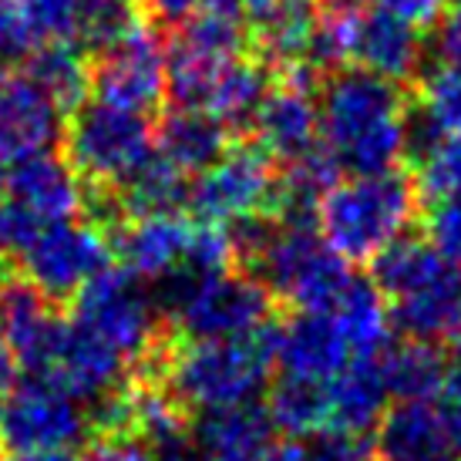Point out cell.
I'll return each instance as SVG.
<instances>
[{"mask_svg":"<svg viewBox=\"0 0 461 461\" xmlns=\"http://www.w3.org/2000/svg\"><path fill=\"white\" fill-rule=\"evenodd\" d=\"M321 145L340 172L377 176L411 158V91L357 65L321 77Z\"/></svg>","mask_w":461,"mask_h":461,"instance_id":"6da1fadb","label":"cell"},{"mask_svg":"<svg viewBox=\"0 0 461 461\" xmlns=\"http://www.w3.org/2000/svg\"><path fill=\"white\" fill-rule=\"evenodd\" d=\"M236 257L257 269L273 300L294 310H327L350 283L347 259L330 249L313 222H283L273 216L232 222Z\"/></svg>","mask_w":461,"mask_h":461,"instance_id":"7a4b0ae2","label":"cell"},{"mask_svg":"<svg viewBox=\"0 0 461 461\" xmlns=\"http://www.w3.org/2000/svg\"><path fill=\"white\" fill-rule=\"evenodd\" d=\"M421 193L408 172L333 182L313 209V226L347 263H374L418 219Z\"/></svg>","mask_w":461,"mask_h":461,"instance_id":"3957f363","label":"cell"},{"mask_svg":"<svg viewBox=\"0 0 461 461\" xmlns=\"http://www.w3.org/2000/svg\"><path fill=\"white\" fill-rule=\"evenodd\" d=\"M267 333L222 337V340H185L179 347L168 344L149 377L162 381L182 408L199 411V414L253 404L267 391L269 374H273Z\"/></svg>","mask_w":461,"mask_h":461,"instance_id":"277c9868","label":"cell"},{"mask_svg":"<svg viewBox=\"0 0 461 461\" xmlns=\"http://www.w3.org/2000/svg\"><path fill=\"white\" fill-rule=\"evenodd\" d=\"M391 321L404 337L438 344L461 333V269L428 240L401 236L371 263Z\"/></svg>","mask_w":461,"mask_h":461,"instance_id":"5b68a950","label":"cell"},{"mask_svg":"<svg viewBox=\"0 0 461 461\" xmlns=\"http://www.w3.org/2000/svg\"><path fill=\"white\" fill-rule=\"evenodd\" d=\"M158 307L185 340L259 337L273 323V296L253 273L176 269L166 276Z\"/></svg>","mask_w":461,"mask_h":461,"instance_id":"8992f818","label":"cell"},{"mask_svg":"<svg viewBox=\"0 0 461 461\" xmlns=\"http://www.w3.org/2000/svg\"><path fill=\"white\" fill-rule=\"evenodd\" d=\"M65 158L88 193H115L155 155V129L149 115L115 104H81L68 115L61 135Z\"/></svg>","mask_w":461,"mask_h":461,"instance_id":"52a82bcc","label":"cell"},{"mask_svg":"<svg viewBox=\"0 0 461 461\" xmlns=\"http://www.w3.org/2000/svg\"><path fill=\"white\" fill-rule=\"evenodd\" d=\"M115 354L129 360L135 374H149L162 357L168 337L158 323V303L145 290V280L129 269L108 267L75 296V317Z\"/></svg>","mask_w":461,"mask_h":461,"instance_id":"ba28073f","label":"cell"},{"mask_svg":"<svg viewBox=\"0 0 461 461\" xmlns=\"http://www.w3.org/2000/svg\"><path fill=\"white\" fill-rule=\"evenodd\" d=\"M189 203L203 222L232 226L243 219L276 216L280 162L253 139H236L189 185Z\"/></svg>","mask_w":461,"mask_h":461,"instance_id":"9c48e42d","label":"cell"},{"mask_svg":"<svg viewBox=\"0 0 461 461\" xmlns=\"http://www.w3.org/2000/svg\"><path fill=\"white\" fill-rule=\"evenodd\" d=\"M115 246L108 240V230L98 222H51L27 243V249L14 259L34 290L48 296L51 303L75 300L98 273L112 267Z\"/></svg>","mask_w":461,"mask_h":461,"instance_id":"30bf717a","label":"cell"},{"mask_svg":"<svg viewBox=\"0 0 461 461\" xmlns=\"http://www.w3.org/2000/svg\"><path fill=\"white\" fill-rule=\"evenodd\" d=\"M321 77L323 71L310 61H294L273 71L267 95L253 112L249 122L253 141H259L280 166L321 145V108H317Z\"/></svg>","mask_w":461,"mask_h":461,"instance_id":"8fae6325","label":"cell"},{"mask_svg":"<svg viewBox=\"0 0 461 461\" xmlns=\"http://www.w3.org/2000/svg\"><path fill=\"white\" fill-rule=\"evenodd\" d=\"M88 428V408L44 374L14 387L0 414V441L7 451H71Z\"/></svg>","mask_w":461,"mask_h":461,"instance_id":"7c38bea8","label":"cell"},{"mask_svg":"<svg viewBox=\"0 0 461 461\" xmlns=\"http://www.w3.org/2000/svg\"><path fill=\"white\" fill-rule=\"evenodd\" d=\"M91 91L104 104L149 115L166 102V38L155 24H141L135 34L108 51L91 54Z\"/></svg>","mask_w":461,"mask_h":461,"instance_id":"4fadbf2b","label":"cell"},{"mask_svg":"<svg viewBox=\"0 0 461 461\" xmlns=\"http://www.w3.org/2000/svg\"><path fill=\"white\" fill-rule=\"evenodd\" d=\"M267 337L273 367L283 377L327 384L333 374L344 371L354 360L350 344L330 310H294V317L269 327Z\"/></svg>","mask_w":461,"mask_h":461,"instance_id":"5bb4252c","label":"cell"},{"mask_svg":"<svg viewBox=\"0 0 461 461\" xmlns=\"http://www.w3.org/2000/svg\"><path fill=\"white\" fill-rule=\"evenodd\" d=\"M129 360L115 354L102 337H95L77 321H65L51 360L44 367V377L61 384L81 404H98L102 397L115 394L118 387L129 384Z\"/></svg>","mask_w":461,"mask_h":461,"instance_id":"9a60e30c","label":"cell"},{"mask_svg":"<svg viewBox=\"0 0 461 461\" xmlns=\"http://www.w3.org/2000/svg\"><path fill=\"white\" fill-rule=\"evenodd\" d=\"M61 135V112L24 75V68H0V162L51 152Z\"/></svg>","mask_w":461,"mask_h":461,"instance_id":"2e32d148","label":"cell"},{"mask_svg":"<svg viewBox=\"0 0 461 461\" xmlns=\"http://www.w3.org/2000/svg\"><path fill=\"white\" fill-rule=\"evenodd\" d=\"M61 317L54 313V303L34 290L21 276H0V330L7 337L11 357L17 367L31 374H44L48 360L54 354L58 333H61Z\"/></svg>","mask_w":461,"mask_h":461,"instance_id":"e0dca14e","label":"cell"},{"mask_svg":"<svg viewBox=\"0 0 461 461\" xmlns=\"http://www.w3.org/2000/svg\"><path fill=\"white\" fill-rule=\"evenodd\" d=\"M7 195L41 226L65 222L88 209V185L68 166V158L51 152L14 162V172L7 176Z\"/></svg>","mask_w":461,"mask_h":461,"instance_id":"ac0fdd59","label":"cell"},{"mask_svg":"<svg viewBox=\"0 0 461 461\" xmlns=\"http://www.w3.org/2000/svg\"><path fill=\"white\" fill-rule=\"evenodd\" d=\"M377 458L381 461H455L451 445V408L435 397L397 401L377 421Z\"/></svg>","mask_w":461,"mask_h":461,"instance_id":"d6986e66","label":"cell"},{"mask_svg":"<svg viewBox=\"0 0 461 461\" xmlns=\"http://www.w3.org/2000/svg\"><path fill=\"white\" fill-rule=\"evenodd\" d=\"M193 243V226L179 212L122 219L115 226V253L139 280H166L185 267Z\"/></svg>","mask_w":461,"mask_h":461,"instance_id":"ffe728a7","label":"cell"},{"mask_svg":"<svg viewBox=\"0 0 461 461\" xmlns=\"http://www.w3.org/2000/svg\"><path fill=\"white\" fill-rule=\"evenodd\" d=\"M350 65L374 71V75L397 81L408 88L424 68V38L418 27L401 21L397 14L377 7V11H357V31H354V54Z\"/></svg>","mask_w":461,"mask_h":461,"instance_id":"44dd1931","label":"cell"},{"mask_svg":"<svg viewBox=\"0 0 461 461\" xmlns=\"http://www.w3.org/2000/svg\"><path fill=\"white\" fill-rule=\"evenodd\" d=\"M249 54L269 71L307 61L317 7L313 0H243Z\"/></svg>","mask_w":461,"mask_h":461,"instance_id":"7402d4cb","label":"cell"},{"mask_svg":"<svg viewBox=\"0 0 461 461\" xmlns=\"http://www.w3.org/2000/svg\"><path fill=\"white\" fill-rule=\"evenodd\" d=\"M236 141V131L205 108H168L155 125V152L185 176H199Z\"/></svg>","mask_w":461,"mask_h":461,"instance_id":"603a6c76","label":"cell"},{"mask_svg":"<svg viewBox=\"0 0 461 461\" xmlns=\"http://www.w3.org/2000/svg\"><path fill=\"white\" fill-rule=\"evenodd\" d=\"M391 387H387L381 357H357L344 371L327 381V404H330V428L344 431H371L384 418Z\"/></svg>","mask_w":461,"mask_h":461,"instance_id":"cb8c5ba5","label":"cell"},{"mask_svg":"<svg viewBox=\"0 0 461 461\" xmlns=\"http://www.w3.org/2000/svg\"><path fill=\"white\" fill-rule=\"evenodd\" d=\"M448 135H461V68L441 61L411 81V155Z\"/></svg>","mask_w":461,"mask_h":461,"instance_id":"d4e9b609","label":"cell"},{"mask_svg":"<svg viewBox=\"0 0 461 461\" xmlns=\"http://www.w3.org/2000/svg\"><path fill=\"white\" fill-rule=\"evenodd\" d=\"M273 421L257 404L222 408L203 414L195 424V445L203 451V461H257L273 441Z\"/></svg>","mask_w":461,"mask_h":461,"instance_id":"484cf974","label":"cell"},{"mask_svg":"<svg viewBox=\"0 0 461 461\" xmlns=\"http://www.w3.org/2000/svg\"><path fill=\"white\" fill-rule=\"evenodd\" d=\"M337 327L344 330L350 354L357 357H381L391 347V307H387L384 294L374 286V280H360L350 276V283L344 286V294L333 300L330 307Z\"/></svg>","mask_w":461,"mask_h":461,"instance_id":"4316f807","label":"cell"},{"mask_svg":"<svg viewBox=\"0 0 461 461\" xmlns=\"http://www.w3.org/2000/svg\"><path fill=\"white\" fill-rule=\"evenodd\" d=\"M21 68L61 115H71L75 108L88 102L91 58L75 41H44Z\"/></svg>","mask_w":461,"mask_h":461,"instance_id":"83f0119b","label":"cell"},{"mask_svg":"<svg viewBox=\"0 0 461 461\" xmlns=\"http://www.w3.org/2000/svg\"><path fill=\"white\" fill-rule=\"evenodd\" d=\"M269 81H273V71L259 58H253V54L246 51L240 58H232L230 65L219 71V77L212 81L209 95H205L203 108L240 135V131L249 129L253 112L263 102Z\"/></svg>","mask_w":461,"mask_h":461,"instance_id":"f1b7e54d","label":"cell"},{"mask_svg":"<svg viewBox=\"0 0 461 461\" xmlns=\"http://www.w3.org/2000/svg\"><path fill=\"white\" fill-rule=\"evenodd\" d=\"M115 205L122 219L155 216V212H176L189 199V176L179 172L168 158L155 152L145 166L122 182L115 193Z\"/></svg>","mask_w":461,"mask_h":461,"instance_id":"f546056e","label":"cell"},{"mask_svg":"<svg viewBox=\"0 0 461 461\" xmlns=\"http://www.w3.org/2000/svg\"><path fill=\"white\" fill-rule=\"evenodd\" d=\"M381 367H384L391 397L397 401H424L445 387V357L438 354L435 344H424V340L408 337L404 344H391L381 354Z\"/></svg>","mask_w":461,"mask_h":461,"instance_id":"4dcf8cb0","label":"cell"},{"mask_svg":"<svg viewBox=\"0 0 461 461\" xmlns=\"http://www.w3.org/2000/svg\"><path fill=\"white\" fill-rule=\"evenodd\" d=\"M267 414L273 428L290 438H310L330 428V404H327V384L321 381H300L283 377L269 387Z\"/></svg>","mask_w":461,"mask_h":461,"instance_id":"1f68e13d","label":"cell"},{"mask_svg":"<svg viewBox=\"0 0 461 461\" xmlns=\"http://www.w3.org/2000/svg\"><path fill=\"white\" fill-rule=\"evenodd\" d=\"M141 24H152V21L145 17L139 0H81L75 41L88 54H98L135 34Z\"/></svg>","mask_w":461,"mask_h":461,"instance_id":"d6a6232c","label":"cell"},{"mask_svg":"<svg viewBox=\"0 0 461 461\" xmlns=\"http://www.w3.org/2000/svg\"><path fill=\"white\" fill-rule=\"evenodd\" d=\"M411 176L421 199H461V135L435 139L418 149Z\"/></svg>","mask_w":461,"mask_h":461,"instance_id":"836d02e7","label":"cell"},{"mask_svg":"<svg viewBox=\"0 0 461 461\" xmlns=\"http://www.w3.org/2000/svg\"><path fill=\"white\" fill-rule=\"evenodd\" d=\"M38 44L21 0H0V68H21Z\"/></svg>","mask_w":461,"mask_h":461,"instance_id":"e575fe53","label":"cell"},{"mask_svg":"<svg viewBox=\"0 0 461 461\" xmlns=\"http://www.w3.org/2000/svg\"><path fill=\"white\" fill-rule=\"evenodd\" d=\"M34 34L44 41H75L81 0H21Z\"/></svg>","mask_w":461,"mask_h":461,"instance_id":"d590c367","label":"cell"},{"mask_svg":"<svg viewBox=\"0 0 461 461\" xmlns=\"http://www.w3.org/2000/svg\"><path fill=\"white\" fill-rule=\"evenodd\" d=\"M303 461H371V445L357 431L323 428L317 435L300 438Z\"/></svg>","mask_w":461,"mask_h":461,"instance_id":"8d00e7d4","label":"cell"},{"mask_svg":"<svg viewBox=\"0 0 461 461\" xmlns=\"http://www.w3.org/2000/svg\"><path fill=\"white\" fill-rule=\"evenodd\" d=\"M424 240L441 257L461 263V199H435L424 212Z\"/></svg>","mask_w":461,"mask_h":461,"instance_id":"74e56055","label":"cell"},{"mask_svg":"<svg viewBox=\"0 0 461 461\" xmlns=\"http://www.w3.org/2000/svg\"><path fill=\"white\" fill-rule=\"evenodd\" d=\"M330 4H350V7H364L367 0H330ZM374 4H381L384 11L397 14L401 21H408L411 27H418V31H431V27L441 21V14L448 7V0H374Z\"/></svg>","mask_w":461,"mask_h":461,"instance_id":"f35d334b","label":"cell"},{"mask_svg":"<svg viewBox=\"0 0 461 461\" xmlns=\"http://www.w3.org/2000/svg\"><path fill=\"white\" fill-rule=\"evenodd\" d=\"M155 451L135 435H98L81 461H155Z\"/></svg>","mask_w":461,"mask_h":461,"instance_id":"ab89813d","label":"cell"},{"mask_svg":"<svg viewBox=\"0 0 461 461\" xmlns=\"http://www.w3.org/2000/svg\"><path fill=\"white\" fill-rule=\"evenodd\" d=\"M435 27H438V58L461 68V0H451Z\"/></svg>","mask_w":461,"mask_h":461,"instance_id":"60d3db41","label":"cell"},{"mask_svg":"<svg viewBox=\"0 0 461 461\" xmlns=\"http://www.w3.org/2000/svg\"><path fill=\"white\" fill-rule=\"evenodd\" d=\"M139 4H141V11H145V17H149L155 27H176V24H182L203 0H139Z\"/></svg>","mask_w":461,"mask_h":461,"instance_id":"b9f144b4","label":"cell"},{"mask_svg":"<svg viewBox=\"0 0 461 461\" xmlns=\"http://www.w3.org/2000/svg\"><path fill=\"white\" fill-rule=\"evenodd\" d=\"M445 391L451 394L455 408H461V333L451 344V354L445 357Z\"/></svg>","mask_w":461,"mask_h":461,"instance_id":"7bdbcfd3","label":"cell"},{"mask_svg":"<svg viewBox=\"0 0 461 461\" xmlns=\"http://www.w3.org/2000/svg\"><path fill=\"white\" fill-rule=\"evenodd\" d=\"M257 461H303V451H300V438H290V441H280L273 438L269 448L259 455Z\"/></svg>","mask_w":461,"mask_h":461,"instance_id":"ee69618b","label":"cell"},{"mask_svg":"<svg viewBox=\"0 0 461 461\" xmlns=\"http://www.w3.org/2000/svg\"><path fill=\"white\" fill-rule=\"evenodd\" d=\"M4 461H77L75 451H7Z\"/></svg>","mask_w":461,"mask_h":461,"instance_id":"f6af8a7d","label":"cell"},{"mask_svg":"<svg viewBox=\"0 0 461 461\" xmlns=\"http://www.w3.org/2000/svg\"><path fill=\"white\" fill-rule=\"evenodd\" d=\"M14 357H11V347H7V337L0 330V387H7L14 381Z\"/></svg>","mask_w":461,"mask_h":461,"instance_id":"bcb514c9","label":"cell"},{"mask_svg":"<svg viewBox=\"0 0 461 461\" xmlns=\"http://www.w3.org/2000/svg\"><path fill=\"white\" fill-rule=\"evenodd\" d=\"M451 445H455V461H461V408H451Z\"/></svg>","mask_w":461,"mask_h":461,"instance_id":"7dc6e473","label":"cell"},{"mask_svg":"<svg viewBox=\"0 0 461 461\" xmlns=\"http://www.w3.org/2000/svg\"><path fill=\"white\" fill-rule=\"evenodd\" d=\"M158 461H199V458H195V455H189V451H185V445H179V448L158 451Z\"/></svg>","mask_w":461,"mask_h":461,"instance_id":"c3c4849f","label":"cell"},{"mask_svg":"<svg viewBox=\"0 0 461 461\" xmlns=\"http://www.w3.org/2000/svg\"><path fill=\"white\" fill-rule=\"evenodd\" d=\"M7 193V172H4V162H0V199Z\"/></svg>","mask_w":461,"mask_h":461,"instance_id":"681fc988","label":"cell"},{"mask_svg":"<svg viewBox=\"0 0 461 461\" xmlns=\"http://www.w3.org/2000/svg\"><path fill=\"white\" fill-rule=\"evenodd\" d=\"M0 414H4V401H0Z\"/></svg>","mask_w":461,"mask_h":461,"instance_id":"f907efd6","label":"cell"}]
</instances>
